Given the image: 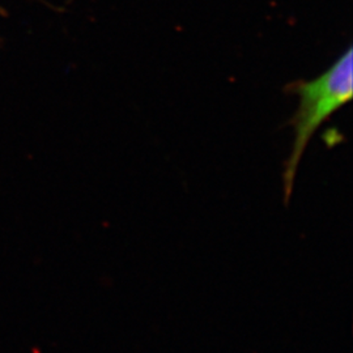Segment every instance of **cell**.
<instances>
[{"mask_svg": "<svg viewBox=\"0 0 353 353\" xmlns=\"http://www.w3.org/2000/svg\"><path fill=\"white\" fill-rule=\"evenodd\" d=\"M285 92L299 97V108L288 122L294 140L283 173L284 204L288 207L297 169L309 141L319 127L352 100V46L350 45L326 72L313 80H296L285 87Z\"/></svg>", "mask_w": 353, "mask_h": 353, "instance_id": "6da1fadb", "label": "cell"}]
</instances>
